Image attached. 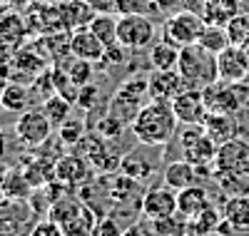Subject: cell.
<instances>
[{"label": "cell", "mask_w": 249, "mask_h": 236, "mask_svg": "<svg viewBox=\"0 0 249 236\" xmlns=\"http://www.w3.org/2000/svg\"><path fill=\"white\" fill-rule=\"evenodd\" d=\"M150 80V100L172 102L179 92H184V80L177 70H152L147 75Z\"/></svg>", "instance_id": "obj_13"}, {"label": "cell", "mask_w": 249, "mask_h": 236, "mask_svg": "<svg viewBox=\"0 0 249 236\" xmlns=\"http://www.w3.org/2000/svg\"><path fill=\"white\" fill-rule=\"evenodd\" d=\"M40 107H43V112H45V117L50 119V124L55 127V130H60V127L70 119V112H72L75 104H72L70 100H65L62 95L55 92V95H50Z\"/></svg>", "instance_id": "obj_26"}, {"label": "cell", "mask_w": 249, "mask_h": 236, "mask_svg": "<svg viewBox=\"0 0 249 236\" xmlns=\"http://www.w3.org/2000/svg\"><path fill=\"white\" fill-rule=\"evenodd\" d=\"M177 72L184 80L187 90H204L219 80L217 70V55L204 50L199 42L187 45L179 50V62H177Z\"/></svg>", "instance_id": "obj_2"}, {"label": "cell", "mask_w": 249, "mask_h": 236, "mask_svg": "<svg viewBox=\"0 0 249 236\" xmlns=\"http://www.w3.org/2000/svg\"><path fill=\"white\" fill-rule=\"evenodd\" d=\"M15 137L18 142L23 144L25 149H35L40 144H45L53 132H55V127L50 124V119L45 117L43 112V107H30V110L25 112H20L18 122H15Z\"/></svg>", "instance_id": "obj_6"}, {"label": "cell", "mask_w": 249, "mask_h": 236, "mask_svg": "<svg viewBox=\"0 0 249 236\" xmlns=\"http://www.w3.org/2000/svg\"><path fill=\"white\" fill-rule=\"evenodd\" d=\"M157 35V25L155 20L142 15V13H122L117 17V45H122L124 50H144L147 45H152V40Z\"/></svg>", "instance_id": "obj_4"}, {"label": "cell", "mask_w": 249, "mask_h": 236, "mask_svg": "<svg viewBox=\"0 0 249 236\" xmlns=\"http://www.w3.org/2000/svg\"><path fill=\"white\" fill-rule=\"evenodd\" d=\"M177 137L182 147V159L192 162L195 167H212L219 144L207 135L204 124H182Z\"/></svg>", "instance_id": "obj_3"}, {"label": "cell", "mask_w": 249, "mask_h": 236, "mask_svg": "<svg viewBox=\"0 0 249 236\" xmlns=\"http://www.w3.org/2000/svg\"><path fill=\"white\" fill-rule=\"evenodd\" d=\"M177 214V191L172 186H152L142 194V217L144 219H164Z\"/></svg>", "instance_id": "obj_10"}, {"label": "cell", "mask_w": 249, "mask_h": 236, "mask_svg": "<svg viewBox=\"0 0 249 236\" xmlns=\"http://www.w3.org/2000/svg\"><path fill=\"white\" fill-rule=\"evenodd\" d=\"M0 189H3L5 197L13 199H30L33 194V184L28 182L23 169H8L0 174Z\"/></svg>", "instance_id": "obj_24"}, {"label": "cell", "mask_w": 249, "mask_h": 236, "mask_svg": "<svg viewBox=\"0 0 249 236\" xmlns=\"http://www.w3.org/2000/svg\"><path fill=\"white\" fill-rule=\"evenodd\" d=\"M88 5L95 10V13H120V5H122V0H88Z\"/></svg>", "instance_id": "obj_38"}, {"label": "cell", "mask_w": 249, "mask_h": 236, "mask_svg": "<svg viewBox=\"0 0 249 236\" xmlns=\"http://www.w3.org/2000/svg\"><path fill=\"white\" fill-rule=\"evenodd\" d=\"M227 35H230L232 45H247L249 42V13H237L230 23H227Z\"/></svg>", "instance_id": "obj_33"}, {"label": "cell", "mask_w": 249, "mask_h": 236, "mask_svg": "<svg viewBox=\"0 0 249 236\" xmlns=\"http://www.w3.org/2000/svg\"><path fill=\"white\" fill-rule=\"evenodd\" d=\"M5 149H8V142H5V135L0 132V159L5 157Z\"/></svg>", "instance_id": "obj_42"}, {"label": "cell", "mask_w": 249, "mask_h": 236, "mask_svg": "<svg viewBox=\"0 0 249 236\" xmlns=\"http://www.w3.org/2000/svg\"><path fill=\"white\" fill-rule=\"evenodd\" d=\"M3 197H5V194H3V189H0V199H3Z\"/></svg>", "instance_id": "obj_45"}, {"label": "cell", "mask_w": 249, "mask_h": 236, "mask_svg": "<svg viewBox=\"0 0 249 236\" xmlns=\"http://www.w3.org/2000/svg\"><path fill=\"white\" fill-rule=\"evenodd\" d=\"M197 42H199L204 50H210V52H214V55H219L224 48L232 45L230 35H227V28H224V25H212V23H204V28H202Z\"/></svg>", "instance_id": "obj_29"}, {"label": "cell", "mask_w": 249, "mask_h": 236, "mask_svg": "<svg viewBox=\"0 0 249 236\" xmlns=\"http://www.w3.org/2000/svg\"><path fill=\"white\" fill-rule=\"evenodd\" d=\"M57 8H60V17H62V28L70 33L88 28L92 23V17L97 15L88 5V0H57Z\"/></svg>", "instance_id": "obj_18"}, {"label": "cell", "mask_w": 249, "mask_h": 236, "mask_svg": "<svg viewBox=\"0 0 249 236\" xmlns=\"http://www.w3.org/2000/svg\"><path fill=\"white\" fill-rule=\"evenodd\" d=\"M30 236H65V234H62V226H60V224H55V221L50 219V221L35 224V226L30 229Z\"/></svg>", "instance_id": "obj_37"}, {"label": "cell", "mask_w": 249, "mask_h": 236, "mask_svg": "<svg viewBox=\"0 0 249 236\" xmlns=\"http://www.w3.org/2000/svg\"><path fill=\"white\" fill-rule=\"evenodd\" d=\"M147 152H150V147L142 144L137 152L124 154L117 171H120V174H124V177H130V179H135V182H142L144 177H150L152 174V162L147 159Z\"/></svg>", "instance_id": "obj_21"}, {"label": "cell", "mask_w": 249, "mask_h": 236, "mask_svg": "<svg viewBox=\"0 0 249 236\" xmlns=\"http://www.w3.org/2000/svg\"><path fill=\"white\" fill-rule=\"evenodd\" d=\"M212 236H227V234H212Z\"/></svg>", "instance_id": "obj_46"}, {"label": "cell", "mask_w": 249, "mask_h": 236, "mask_svg": "<svg viewBox=\"0 0 249 236\" xmlns=\"http://www.w3.org/2000/svg\"><path fill=\"white\" fill-rule=\"evenodd\" d=\"M214 182L227 197L249 194V171H222V174H214Z\"/></svg>", "instance_id": "obj_28"}, {"label": "cell", "mask_w": 249, "mask_h": 236, "mask_svg": "<svg viewBox=\"0 0 249 236\" xmlns=\"http://www.w3.org/2000/svg\"><path fill=\"white\" fill-rule=\"evenodd\" d=\"M57 65L68 72L70 82L77 84V87H82V84L92 82V72H95V62H88V60H80V57H70L65 62H57Z\"/></svg>", "instance_id": "obj_30"}, {"label": "cell", "mask_w": 249, "mask_h": 236, "mask_svg": "<svg viewBox=\"0 0 249 236\" xmlns=\"http://www.w3.org/2000/svg\"><path fill=\"white\" fill-rule=\"evenodd\" d=\"M28 23L18 13H0V45L15 52L25 45L28 37Z\"/></svg>", "instance_id": "obj_16"}, {"label": "cell", "mask_w": 249, "mask_h": 236, "mask_svg": "<svg viewBox=\"0 0 249 236\" xmlns=\"http://www.w3.org/2000/svg\"><path fill=\"white\" fill-rule=\"evenodd\" d=\"M88 159H82L80 154H62L55 162V179L65 186H77L85 184L90 179V169Z\"/></svg>", "instance_id": "obj_14"}, {"label": "cell", "mask_w": 249, "mask_h": 236, "mask_svg": "<svg viewBox=\"0 0 249 236\" xmlns=\"http://www.w3.org/2000/svg\"><path fill=\"white\" fill-rule=\"evenodd\" d=\"M70 48H72V55L80 57V60H88V62H97L105 57V50L107 45L102 42L90 28H80L72 33V42H70Z\"/></svg>", "instance_id": "obj_17"}, {"label": "cell", "mask_w": 249, "mask_h": 236, "mask_svg": "<svg viewBox=\"0 0 249 236\" xmlns=\"http://www.w3.org/2000/svg\"><path fill=\"white\" fill-rule=\"evenodd\" d=\"M150 67L152 70H177V62H179V48L170 45V42H157V45H152L150 55Z\"/></svg>", "instance_id": "obj_27"}, {"label": "cell", "mask_w": 249, "mask_h": 236, "mask_svg": "<svg viewBox=\"0 0 249 236\" xmlns=\"http://www.w3.org/2000/svg\"><path fill=\"white\" fill-rule=\"evenodd\" d=\"M0 236H20V234H0Z\"/></svg>", "instance_id": "obj_43"}, {"label": "cell", "mask_w": 249, "mask_h": 236, "mask_svg": "<svg viewBox=\"0 0 249 236\" xmlns=\"http://www.w3.org/2000/svg\"><path fill=\"white\" fill-rule=\"evenodd\" d=\"M207 135H210L217 144H224L234 137H239V115H227V112H207V117L202 119Z\"/></svg>", "instance_id": "obj_15"}, {"label": "cell", "mask_w": 249, "mask_h": 236, "mask_svg": "<svg viewBox=\"0 0 249 236\" xmlns=\"http://www.w3.org/2000/svg\"><path fill=\"white\" fill-rule=\"evenodd\" d=\"M122 236H147V234H144L137 224H130L127 229H122Z\"/></svg>", "instance_id": "obj_41"}, {"label": "cell", "mask_w": 249, "mask_h": 236, "mask_svg": "<svg viewBox=\"0 0 249 236\" xmlns=\"http://www.w3.org/2000/svg\"><path fill=\"white\" fill-rule=\"evenodd\" d=\"M177 115L172 110V102L150 100L140 110L132 122V135L140 144L147 147H167L177 137Z\"/></svg>", "instance_id": "obj_1"}, {"label": "cell", "mask_w": 249, "mask_h": 236, "mask_svg": "<svg viewBox=\"0 0 249 236\" xmlns=\"http://www.w3.org/2000/svg\"><path fill=\"white\" fill-rule=\"evenodd\" d=\"M244 50H247V55H249V42H247V45H244Z\"/></svg>", "instance_id": "obj_44"}, {"label": "cell", "mask_w": 249, "mask_h": 236, "mask_svg": "<svg viewBox=\"0 0 249 236\" xmlns=\"http://www.w3.org/2000/svg\"><path fill=\"white\" fill-rule=\"evenodd\" d=\"M30 87L23 82H10V87L3 92V97H0V110L5 112H25L30 110Z\"/></svg>", "instance_id": "obj_25"}, {"label": "cell", "mask_w": 249, "mask_h": 236, "mask_svg": "<svg viewBox=\"0 0 249 236\" xmlns=\"http://www.w3.org/2000/svg\"><path fill=\"white\" fill-rule=\"evenodd\" d=\"M172 110L179 119V124H202L207 117V104L202 90H184L172 100Z\"/></svg>", "instance_id": "obj_11"}, {"label": "cell", "mask_w": 249, "mask_h": 236, "mask_svg": "<svg viewBox=\"0 0 249 236\" xmlns=\"http://www.w3.org/2000/svg\"><path fill=\"white\" fill-rule=\"evenodd\" d=\"M212 171L214 174H222V171H249V142L234 137L230 142L219 144L217 157L212 162Z\"/></svg>", "instance_id": "obj_8"}, {"label": "cell", "mask_w": 249, "mask_h": 236, "mask_svg": "<svg viewBox=\"0 0 249 236\" xmlns=\"http://www.w3.org/2000/svg\"><path fill=\"white\" fill-rule=\"evenodd\" d=\"M35 211L28 199H13L3 197L0 199V234H20L23 229L33 226Z\"/></svg>", "instance_id": "obj_7"}, {"label": "cell", "mask_w": 249, "mask_h": 236, "mask_svg": "<svg viewBox=\"0 0 249 236\" xmlns=\"http://www.w3.org/2000/svg\"><path fill=\"white\" fill-rule=\"evenodd\" d=\"M219 224H222V211L210 204L202 214H197V217L190 221V229L197 231L199 236H210V234H217V226Z\"/></svg>", "instance_id": "obj_32"}, {"label": "cell", "mask_w": 249, "mask_h": 236, "mask_svg": "<svg viewBox=\"0 0 249 236\" xmlns=\"http://www.w3.org/2000/svg\"><path fill=\"white\" fill-rule=\"evenodd\" d=\"M164 171H162V179H164V184L167 186H172V189H187V186H192V184H197L199 182V169L192 164V162H187V159H175V162H167L162 167Z\"/></svg>", "instance_id": "obj_20"}, {"label": "cell", "mask_w": 249, "mask_h": 236, "mask_svg": "<svg viewBox=\"0 0 249 236\" xmlns=\"http://www.w3.org/2000/svg\"><path fill=\"white\" fill-rule=\"evenodd\" d=\"M92 236H122V229L112 217H102V219H97V224L92 229Z\"/></svg>", "instance_id": "obj_36"}, {"label": "cell", "mask_w": 249, "mask_h": 236, "mask_svg": "<svg viewBox=\"0 0 249 236\" xmlns=\"http://www.w3.org/2000/svg\"><path fill=\"white\" fill-rule=\"evenodd\" d=\"M10 82H13V67H10V62H3L0 65V97L10 87Z\"/></svg>", "instance_id": "obj_39"}, {"label": "cell", "mask_w": 249, "mask_h": 236, "mask_svg": "<svg viewBox=\"0 0 249 236\" xmlns=\"http://www.w3.org/2000/svg\"><path fill=\"white\" fill-rule=\"evenodd\" d=\"M204 28V17L190 10H177L172 13L167 20L162 23V40L170 42L175 48H187V45H195L199 40V33Z\"/></svg>", "instance_id": "obj_5"}, {"label": "cell", "mask_w": 249, "mask_h": 236, "mask_svg": "<svg viewBox=\"0 0 249 236\" xmlns=\"http://www.w3.org/2000/svg\"><path fill=\"white\" fill-rule=\"evenodd\" d=\"M202 95H204L207 112H227V115H237L239 112V97H237L234 84H230V82L217 80L214 84L204 87Z\"/></svg>", "instance_id": "obj_12"}, {"label": "cell", "mask_w": 249, "mask_h": 236, "mask_svg": "<svg viewBox=\"0 0 249 236\" xmlns=\"http://www.w3.org/2000/svg\"><path fill=\"white\" fill-rule=\"evenodd\" d=\"M100 102H102V90L97 87V84L88 82V84H82V87H80L75 107H80L82 112H92V110L100 107Z\"/></svg>", "instance_id": "obj_35"}, {"label": "cell", "mask_w": 249, "mask_h": 236, "mask_svg": "<svg viewBox=\"0 0 249 236\" xmlns=\"http://www.w3.org/2000/svg\"><path fill=\"white\" fill-rule=\"evenodd\" d=\"M217 70L222 82H247L249 80V55L242 45H230L217 55Z\"/></svg>", "instance_id": "obj_9"}, {"label": "cell", "mask_w": 249, "mask_h": 236, "mask_svg": "<svg viewBox=\"0 0 249 236\" xmlns=\"http://www.w3.org/2000/svg\"><path fill=\"white\" fill-rule=\"evenodd\" d=\"M207 206H210V194H207L204 186L192 184V186L177 191V214L182 219L192 221L197 214H202Z\"/></svg>", "instance_id": "obj_19"}, {"label": "cell", "mask_w": 249, "mask_h": 236, "mask_svg": "<svg viewBox=\"0 0 249 236\" xmlns=\"http://www.w3.org/2000/svg\"><path fill=\"white\" fill-rule=\"evenodd\" d=\"M97 224V217H95V209L82 204L72 217H68L65 221H62V234L65 236H92V229Z\"/></svg>", "instance_id": "obj_23"}, {"label": "cell", "mask_w": 249, "mask_h": 236, "mask_svg": "<svg viewBox=\"0 0 249 236\" xmlns=\"http://www.w3.org/2000/svg\"><path fill=\"white\" fill-rule=\"evenodd\" d=\"M85 127H88V122H80V119H68L65 124L57 130V139L62 142V144H68V147H77L82 139H85Z\"/></svg>", "instance_id": "obj_34"}, {"label": "cell", "mask_w": 249, "mask_h": 236, "mask_svg": "<svg viewBox=\"0 0 249 236\" xmlns=\"http://www.w3.org/2000/svg\"><path fill=\"white\" fill-rule=\"evenodd\" d=\"M88 28H90L102 42H105L107 48L117 45V17H115V15H110V13H97Z\"/></svg>", "instance_id": "obj_31"}, {"label": "cell", "mask_w": 249, "mask_h": 236, "mask_svg": "<svg viewBox=\"0 0 249 236\" xmlns=\"http://www.w3.org/2000/svg\"><path fill=\"white\" fill-rule=\"evenodd\" d=\"M242 13V3L239 0H204V23H212V25H224L237 15Z\"/></svg>", "instance_id": "obj_22"}, {"label": "cell", "mask_w": 249, "mask_h": 236, "mask_svg": "<svg viewBox=\"0 0 249 236\" xmlns=\"http://www.w3.org/2000/svg\"><path fill=\"white\" fill-rule=\"evenodd\" d=\"M152 3H155V8H157V10H170V8L179 5L182 0H152Z\"/></svg>", "instance_id": "obj_40"}]
</instances>
